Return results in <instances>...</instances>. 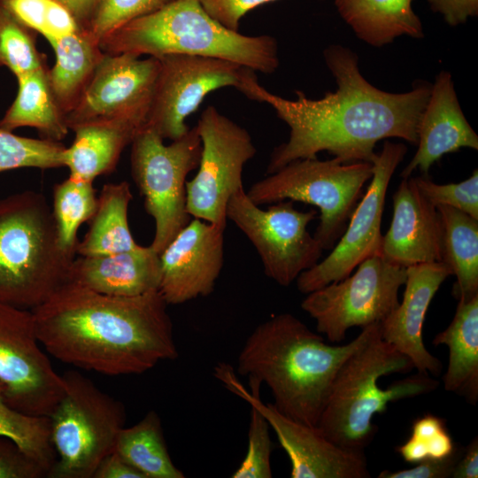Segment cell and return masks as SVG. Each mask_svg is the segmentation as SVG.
Here are the masks:
<instances>
[{
    "label": "cell",
    "instance_id": "obj_3",
    "mask_svg": "<svg viewBox=\"0 0 478 478\" xmlns=\"http://www.w3.org/2000/svg\"><path fill=\"white\" fill-rule=\"evenodd\" d=\"M375 325L362 328L346 344L330 345L294 315H274L246 339L237 372L249 382L266 384L281 413L316 427L340 367L366 343Z\"/></svg>",
    "mask_w": 478,
    "mask_h": 478
},
{
    "label": "cell",
    "instance_id": "obj_33",
    "mask_svg": "<svg viewBox=\"0 0 478 478\" xmlns=\"http://www.w3.org/2000/svg\"><path fill=\"white\" fill-rule=\"evenodd\" d=\"M0 66L16 78L45 66L36 49L35 32L21 23L0 1Z\"/></svg>",
    "mask_w": 478,
    "mask_h": 478
},
{
    "label": "cell",
    "instance_id": "obj_4",
    "mask_svg": "<svg viewBox=\"0 0 478 478\" xmlns=\"http://www.w3.org/2000/svg\"><path fill=\"white\" fill-rule=\"evenodd\" d=\"M99 45L106 54L220 58L265 74L273 73L279 66L274 37L249 36L231 30L212 18L198 0H173L114 30Z\"/></svg>",
    "mask_w": 478,
    "mask_h": 478
},
{
    "label": "cell",
    "instance_id": "obj_26",
    "mask_svg": "<svg viewBox=\"0 0 478 478\" xmlns=\"http://www.w3.org/2000/svg\"><path fill=\"white\" fill-rule=\"evenodd\" d=\"M49 42L56 55L54 66L48 70L49 81L66 115L78 104L104 53L99 42L84 29Z\"/></svg>",
    "mask_w": 478,
    "mask_h": 478
},
{
    "label": "cell",
    "instance_id": "obj_30",
    "mask_svg": "<svg viewBox=\"0 0 478 478\" xmlns=\"http://www.w3.org/2000/svg\"><path fill=\"white\" fill-rule=\"evenodd\" d=\"M114 451L141 472L145 478H183L167 451L160 418L150 411L139 422L123 427Z\"/></svg>",
    "mask_w": 478,
    "mask_h": 478
},
{
    "label": "cell",
    "instance_id": "obj_5",
    "mask_svg": "<svg viewBox=\"0 0 478 478\" xmlns=\"http://www.w3.org/2000/svg\"><path fill=\"white\" fill-rule=\"evenodd\" d=\"M413 365L381 336L380 324L340 367L316 428L327 438L344 448L364 451L376 434L372 420L386 412L388 404L434 390L438 381L428 374L406 377L386 389L379 379L407 373Z\"/></svg>",
    "mask_w": 478,
    "mask_h": 478
},
{
    "label": "cell",
    "instance_id": "obj_23",
    "mask_svg": "<svg viewBox=\"0 0 478 478\" xmlns=\"http://www.w3.org/2000/svg\"><path fill=\"white\" fill-rule=\"evenodd\" d=\"M143 127L128 121L94 122L73 129L75 137L64 151L69 177L92 181L115 169L122 150Z\"/></svg>",
    "mask_w": 478,
    "mask_h": 478
},
{
    "label": "cell",
    "instance_id": "obj_11",
    "mask_svg": "<svg viewBox=\"0 0 478 478\" xmlns=\"http://www.w3.org/2000/svg\"><path fill=\"white\" fill-rule=\"evenodd\" d=\"M293 204L283 200L261 209L243 188L231 197L227 208V220L258 251L266 275L284 287L315 266L324 250L307 230L317 212L299 211Z\"/></svg>",
    "mask_w": 478,
    "mask_h": 478
},
{
    "label": "cell",
    "instance_id": "obj_16",
    "mask_svg": "<svg viewBox=\"0 0 478 478\" xmlns=\"http://www.w3.org/2000/svg\"><path fill=\"white\" fill-rule=\"evenodd\" d=\"M407 147L385 141L374 158L373 175L366 192L352 212L349 225L333 251L296 280L298 290L308 294L349 276L366 258L380 254L381 225L390 179Z\"/></svg>",
    "mask_w": 478,
    "mask_h": 478
},
{
    "label": "cell",
    "instance_id": "obj_39",
    "mask_svg": "<svg viewBox=\"0 0 478 478\" xmlns=\"http://www.w3.org/2000/svg\"><path fill=\"white\" fill-rule=\"evenodd\" d=\"M25 26L49 40L53 35L57 1L0 0Z\"/></svg>",
    "mask_w": 478,
    "mask_h": 478
},
{
    "label": "cell",
    "instance_id": "obj_9",
    "mask_svg": "<svg viewBox=\"0 0 478 478\" xmlns=\"http://www.w3.org/2000/svg\"><path fill=\"white\" fill-rule=\"evenodd\" d=\"M131 171L155 221L150 246L160 254L189 222L186 207V178L199 164L202 143L195 126L168 145L153 129L143 127L131 143Z\"/></svg>",
    "mask_w": 478,
    "mask_h": 478
},
{
    "label": "cell",
    "instance_id": "obj_36",
    "mask_svg": "<svg viewBox=\"0 0 478 478\" xmlns=\"http://www.w3.org/2000/svg\"><path fill=\"white\" fill-rule=\"evenodd\" d=\"M270 426L264 416L251 406L248 430V449L241 465L231 475L233 478H271L273 443Z\"/></svg>",
    "mask_w": 478,
    "mask_h": 478
},
{
    "label": "cell",
    "instance_id": "obj_43",
    "mask_svg": "<svg viewBox=\"0 0 478 478\" xmlns=\"http://www.w3.org/2000/svg\"><path fill=\"white\" fill-rule=\"evenodd\" d=\"M431 9L440 13L451 26L465 23L478 13V0H428Z\"/></svg>",
    "mask_w": 478,
    "mask_h": 478
},
{
    "label": "cell",
    "instance_id": "obj_10",
    "mask_svg": "<svg viewBox=\"0 0 478 478\" xmlns=\"http://www.w3.org/2000/svg\"><path fill=\"white\" fill-rule=\"evenodd\" d=\"M405 280V267L375 254L353 274L306 294L301 307L315 320L319 334L340 343L351 328L381 324L398 305Z\"/></svg>",
    "mask_w": 478,
    "mask_h": 478
},
{
    "label": "cell",
    "instance_id": "obj_1",
    "mask_svg": "<svg viewBox=\"0 0 478 478\" xmlns=\"http://www.w3.org/2000/svg\"><path fill=\"white\" fill-rule=\"evenodd\" d=\"M324 58L337 89L320 99L296 91L297 100H289L267 91L258 80L243 93L272 106L289 127V140L271 154L267 174L292 161L315 158L323 150L344 163H372L381 140L394 137L417 144L419 121L430 92L428 83H419L405 93H389L364 78L351 50L332 45L324 51Z\"/></svg>",
    "mask_w": 478,
    "mask_h": 478
},
{
    "label": "cell",
    "instance_id": "obj_32",
    "mask_svg": "<svg viewBox=\"0 0 478 478\" xmlns=\"http://www.w3.org/2000/svg\"><path fill=\"white\" fill-rule=\"evenodd\" d=\"M0 436L12 440L48 473L57 460L48 416L23 413L9 405L0 382Z\"/></svg>",
    "mask_w": 478,
    "mask_h": 478
},
{
    "label": "cell",
    "instance_id": "obj_34",
    "mask_svg": "<svg viewBox=\"0 0 478 478\" xmlns=\"http://www.w3.org/2000/svg\"><path fill=\"white\" fill-rule=\"evenodd\" d=\"M65 149L60 142L19 136L0 127V173L25 167L64 166Z\"/></svg>",
    "mask_w": 478,
    "mask_h": 478
},
{
    "label": "cell",
    "instance_id": "obj_29",
    "mask_svg": "<svg viewBox=\"0 0 478 478\" xmlns=\"http://www.w3.org/2000/svg\"><path fill=\"white\" fill-rule=\"evenodd\" d=\"M443 226V262L457 278L459 301L478 295V220L455 208L436 206Z\"/></svg>",
    "mask_w": 478,
    "mask_h": 478
},
{
    "label": "cell",
    "instance_id": "obj_7",
    "mask_svg": "<svg viewBox=\"0 0 478 478\" xmlns=\"http://www.w3.org/2000/svg\"><path fill=\"white\" fill-rule=\"evenodd\" d=\"M61 375L63 393L48 416L57 460L47 477L93 478L103 459L114 451L125 427V407L80 372Z\"/></svg>",
    "mask_w": 478,
    "mask_h": 478
},
{
    "label": "cell",
    "instance_id": "obj_27",
    "mask_svg": "<svg viewBox=\"0 0 478 478\" xmlns=\"http://www.w3.org/2000/svg\"><path fill=\"white\" fill-rule=\"evenodd\" d=\"M46 66L17 77L18 92L0 120V127L13 131L22 127L37 129L42 139L60 142L68 134L66 115L50 88Z\"/></svg>",
    "mask_w": 478,
    "mask_h": 478
},
{
    "label": "cell",
    "instance_id": "obj_14",
    "mask_svg": "<svg viewBox=\"0 0 478 478\" xmlns=\"http://www.w3.org/2000/svg\"><path fill=\"white\" fill-rule=\"evenodd\" d=\"M32 311L0 303V382L6 403L34 416H49L63 393V379L41 349Z\"/></svg>",
    "mask_w": 478,
    "mask_h": 478
},
{
    "label": "cell",
    "instance_id": "obj_45",
    "mask_svg": "<svg viewBox=\"0 0 478 478\" xmlns=\"http://www.w3.org/2000/svg\"><path fill=\"white\" fill-rule=\"evenodd\" d=\"M451 477L477 478L478 477V439L474 438L457 461Z\"/></svg>",
    "mask_w": 478,
    "mask_h": 478
},
{
    "label": "cell",
    "instance_id": "obj_6",
    "mask_svg": "<svg viewBox=\"0 0 478 478\" xmlns=\"http://www.w3.org/2000/svg\"><path fill=\"white\" fill-rule=\"evenodd\" d=\"M74 256L58 239L51 209L41 193L0 199V303L32 311L68 282Z\"/></svg>",
    "mask_w": 478,
    "mask_h": 478
},
{
    "label": "cell",
    "instance_id": "obj_12",
    "mask_svg": "<svg viewBox=\"0 0 478 478\" xmlns=\"http://www.w3.org/2000/svg\"><path fill=\"white\" fill-rule=\"evenodd\" d=\"M202 143L196 175L186 182V207L191 218L227 226L231 197L243 189V170L256 147L249 132L208 106L196 125Z\"/></svg>",
    "mask_w": 478,
    "mask_h": 478
},
{
    "label": "cell",
    "instance_id": "obj_41",
    "mask_svg": "<svg viewBox=\"0 0 478 478\" xmlns=\"http://www.w3.org/2000/svg\"><path fill=\"white\" fill-rule=\"evenodd\" d=\"M204 10L224 27L238 31L241 19L251 10L275 0H198Z\"/></svg>",
    "mask_w": 478,
    "mask_h": 478
},
{
    "label": "cell",
    "instance_id": "obj_13",
    "mask_svg": "<svg viewBox=\"0 0 478 478\" xmlns=\"http://www.w3.org/2000/svg\"><path fill=\"white\" fill-rule=\"evenodd\" d=\"M159 72L143 127L172 141L183 136L186 119L212 91L235 87L243 94L258 80L255 72L220 58L169 54L158 58Z\"/></svg>",
    "mask_w": 478,
    "mask_h": 478
},
{
    "label": "cell",
    "instance_id": "obj_44",
    "mask_svg": "<svg viewBox=\"0 0 478 478\" xmlns=\"http://www.w3.org/2000/svg\"><path fill=\"white\" fill-rule=\"evenodd\" d=\"M93 478H145L136 468L116 451L105 456L96 469Z\"/></svg>",
    "mask_w": 478,
    "mask_h": 478
},
{
    "label": "cell",
    "instance_id": "obj_15",
    "mask_svg": "<svg viewBox=\"0 0 478 478\" xmlns=\"http://www.w3.org/2000/svg\"><path fill=\"white\" fill-rule=\"evenodd\" d=\"M214 376L222 384L256 408L275 432L291 463V478L370 477L364 451L340 446L324 436L316 427L295 420L266 404L259 397V386L250 384L251 391L239 382L227 363L214 367Z\"/></svg>",
    "mask_w": 478,
    "mask_h": 478
},
{
    "label": "cell",
    "instance_id": "obj_40",
    "mask_svg": "<svg viewBox=\"0 0 478 478\" xmlns=\"http://www.w3.org/2000/svg\"><path fill=\"white\" fill-rule=\"evenodd\" d=\"M47 472L12 440L0 436V478H42Z\"/></svg>",
    "mask_w": 478,
    "mask_h": 478
},
{
    "label": "cell",
    "instance_id": "obj_22",
    "mask_svg": "<svg viewBox=\"0 0 478 478\" xmlns=\"http://www.w3.org/2000/svg\"><path fill=\"white\" fill-rule=\"evenodd\" d=\"M68 281L98 293L133 297L158 289L159 254L153 248H136L100 256L73 258Z\"/></svg>",
    "mask_w": 478,
    "mask_h": 478
},
{
    "label": "cell",
    "instance_id": "obj_42",
    "mask_svg": "<svg viewBox=\"0 0 478 478\" xmlns=\"http://www.w3.org/2000/svg\"><path fill=\"white\" fill-rule=\"evenodd\" d=\"M463 453L462 449H457L444 459H427L417 463L413 467L391 472L384 470L378 478H448L451 477L457 461Z\"/></svg>",
    "mask_w": 478,
    "mask_h": 478
},
{
    "label": "cell",
    "instance_id": "obj_8",
    "mask_svg": "<svg viewBox=\"0 0 478 478\" xmlns=\"http://www.w3.org/2000/svg\"><path fill=\"white\" fill-rule=\"evenodd\" d=\"M373 175V164L302 158L292 161L251 185L246 191L258 205L283 200L303 202L319 208L314 233L324 250L334 247Z\"/></svg>",
    "mask_w": 478,
    "mask_h": 478
},
{
    "label": "cell",
    "instance_id": "obj_21",
    "mask_svg": "<svg viewBox=\"0 0 478 478\" xmlns=\"http://www.w3.org/2000/svg\"><path fill=\"white\" fill-rule=\"evenodd\" d=\"M417 134L418 150L401 172L403 179L418 169L427 175L443 155L461 148L478 150V136L461 110L451 75L446 71L438 73L430 87Z\"/></svg>",
    "mask_w": 478,
    "mask_h": 478
},
{
    "label": "cell",
    "instance_id": "obj_19",
    "mask_svg": "<svg viewBox=\"0 0 478 478\" xmlns=\"http://www.w3.org/2000/svg\"><path fill=\"white\" fill-rule=\"evenodd\" d=\"M443 226L437 208L404 178L393 195V217L382 235L380 255L405 268L443 262Z\"/></svg>",
    "mask_w": 478,
    "mask_h": 478
},
{
    "label": "cell",
    "instance_id": "obj_24",
    "mask_svg": "<svg viewBox=\"0 0 478 478\" xmlns=\"http://www.w3.org/2000/svg\"><path fill=\"white\" fill-rule=\"evenodd\" d=\"M435 345L449 348V364L443 375L444 389L466 397L475 404L478 398V295L459 301L450 325L434 338Z\"/></svg>",
    "mask_w": 478,
    "mask_h": 478
},
{
    "label": "cell",
    "instance_id": "obj_20",
    "mask_svg": "<svg viewBox=\"0 0 478 478\" xmlns=\"http://www.w3.org/2000/svg\"><path fill=\"white\" fill-rule=\"evenodd\" d=\"M450 275L443 262L407 267L403 300L380 324L382 338L408 357L419 373L437 375L442 370L441 361L423 343L422 329L433 297Z\"/></svg>",
    "mask_w": 478,
    "mask_h": 478
},
{
    "label": "cell",
    "instance_id": "obj_25",
    "mask_svg": "<svg viewBox=\"0 0 478 478\" xmlns=\"http://www.w3.org/2000/svg\"><path fill=\"white\" fill-rule=\"evenodd\" d=\"M412 4V0H335L339 14L356 35L374 47L402 35L424 36Z\"/></svg>",
    "mask_w": 478,
    "mask_h": 478
},
{
    "label": "cell",
    "instance_id": "obj_18",
    "mask_svg": "<svg viewBox=\"0 0 478 478\" xmlns=\"http://www.w3.org/2000/svg\"><path fill=\"white\" fill-rule=\"evenodd\" d=\"M226 227L193 218L160 252L158 291L167 305L213 291L224 263Z\"/></svg>",
    "mask_w": 478,
    "mask_h": 478
},
{
    "label": "cell",
    "instance_id": "obj_31",
    "mask_svg": "<svg viewBox=\"0 0 478 478\" xmlns=\"http://www.w3.org/2000/svg\"><path fill=\"white\" fill-rule=\"evenodd\" d=\"M97 196L92 181L71 177L59 182L53 189L52 216L61 248L75 255L79 243L78 229L94 215Z\"/></svg>",
    "mask_w": 478,
    "mask_h": 478
},
{
    "label": "cell",
    "instance_id": "obj_37",
    "mask_svg": "<svg viewBox=\"0 0 478 478\" xmlns=\"http://www.w3.org/2000/svg\"><path fill=\"white\" fill-rule=\"evenodd\" d=\"M421 194L436 207L445 205L478 220V170L460 182L436 184L425 177L413 178Z\"/></svg>",
    "mask_w": 478,
    "mask_h": 478
},
{
    "label": "cell",
    "instance_id": "obj_35",
    "mask_svg": "<svg viewBox=\"0 0 478 478\" xmlns=\"http://www.w3.org/2000/svg\"><path fill=\"white\" fill-rule=\"evenodd\" d=\"M173 0H98L87 31L99 42L123 25L164 7Z\"/></svg>",
    "mask_w": 478,
    "mask_h": 478
},
{
    "label": "cell",
    "instance_id": "obj_28",
    "mask_svg": "<svg viewBox=\"0 0 478 478\" xmlns=\"http://www.w3.org/2000/svg\"><path fill=\"white\" fill-rule=\"evenodd\" d=\"M127 181L104 185L97 197L96 210L89 227L76 248L80 256H100L136 248L128 226L127 212L132 200Z\"/></svg>",
    "mask_w": 478,
    "mask_h": 478
},
{
    "label": "cell",
    "instance_id": "obj_17",
    "mask_svg": "<svg viewBox=\"0 0 478 478\" xmlns=\"http://www.w3.org/2000/svg\"><path fill=\"white\" fill-rule=\"evenodd\" d=\"M158 58L106 54L76 106L66 115L69 130L94 122L128 121L144 126L159 72Z\"/></svg>",
    "mask_w": 478,
    "mask_h": 478
},
{
    "label": "cell",
    "instance_id": "obj_2",
    "mask_svg": "<svg viewBox=\"0 0 478 478\" xmlns=\"http://www.w3.org/2000/svg\"><path fill=\"white\" fill-rule=\"evenodd\" d=\"M167 305L158 289L119 297L68 281L32 312L39 342L53 357L117 376L177 358Z\"/></svg>",
    "mask_w": 478,
    "mask_h": 478
},
{
    "label": "cell",
    "instance_id": "obj_46",
    "mask_svg": "<svg viewBox=\"0 0 478 478\" xmlns=\"http://www.w3.org/2000/svg\"><path fill=\"white\" fill-rule=\"evenodd\" d=\"M66 7L81 29L87 30L98 0H55Z\"/></svg>",
    "mask_w": 478,
    "mask_h": 478
},
{
    "label": "cell",
    "instance_id": "obj_38",
    "mask_svg": "<svg viewBox=\"0 0 478 478\" xmlns=\"http://www.w3.org/2000/svg\"><path fill=\"white\" fill-rule=\"evenodd\" d=\"M410 437L421 446L428 459H444L457 449L444 420L433 414L417 419Z\"/></svg>",
    "mask_w": 478,
    "mask_h": 478
}]
</instances>
